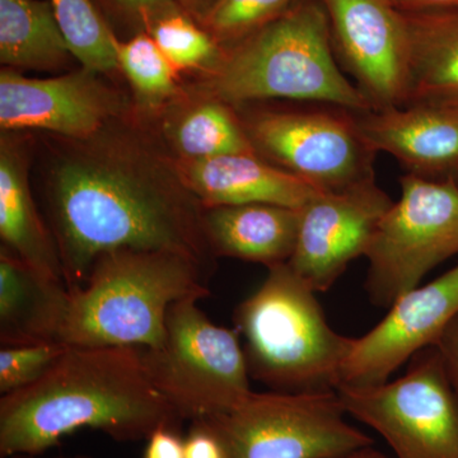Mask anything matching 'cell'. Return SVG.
I'll list each match as a JSON object with an SVG mask.
<instances>
[{
  "label": "cell",
  "instance_id": "6da1fadb",
  "mask_svg": "<svg viewBox=\"0 0 458 458\" xmlns=\"http://www.w3.org/2000/svg\"><path fill=\"white\" fill-rule=\"evenodd\" d=\"M45 203L69 292L83 286L96 259L114 250L172 252L212 276L216 255L203 205L174 165L146 150L92 144L62 157L47 177Z\"/></svg>",
  "mask_w": 458,
  "mask_h": 458
},
{
  "label": "cell",
  "instance_id": "7a4b0ae2",
  "mask_svg": "<svg viewBox=\"0 0 458 458\" xmlns=\"http://www.w3.org/2000/svg\"><path fill=\"white\" fill-rule=\"evenodd\" d=\"M182 423L148 378L140 348L68 346L38 382L3 394L0 457L41 456L86 428L138 442Z\"/></svg>",
  "mask_w": 458,
  "mask_h": 458
},
{
  "label": "cell",
  "instance_id": "3957f363",
  "mask_svg": "<svg viewBox=\"0 0 458 458\" xmlns=\"http://www.w3.org/2000/svg\"><path fill=\"white\" fill-rule=\"evenodd\" d=\"M204 98L233 108L269 99L372 110L344 74L322 0H297L284 13L225 49L207 73Z\"/></svg>",
  "mask_w": 458,
  "mask_h": 458
},
{
  "label": "cell",
  "instance_id": "277c9868",
  "mask_svg": "<svg viewBox=\"0 0 458 458\" xmlns=\"http://www.w3.org/2000/svg\"><path fill=\"white\" fill-rule=\"evenodd\" d=\"M208 280L185 256L131 249L105 252L84 285L69 292L60 343L157 348L164 342L172 304L209 297Z\"/></svg>",
  "mask_w": 458,
  "mask_h": 458
},
{
  "label": "cell",
  "instance_id": "5b68a950",
  "mask_svg": "<svg viewBox=\"0 0 458 458\" xmlns=\"http://www.w3.org/2000/svg\"><path fill=\"white\" fill-rule=\"evenodd\" d=\"M267 270L234 311L250 377L276 393H335L354 337L330 327L316 292L288 262Z\"/></svg>",
  "mask_w": 458,
  "mask_h": 458
},
{
  "label": "cell",
  "instance_id": "8992f818",
  "mask_svg": "<svg viewBox=\"0 0 458 458\" xmlns=\"http://www.w3.org/2000/svg\"><path fill=\"white\" fill-rule=\"evenodd\" d=\"M199 301L172 304L164 342L140 348L149 381L181 420L191 423L233 411L254 393L237 331L210 321Z\"/></svg>",
  "mask_w": 458,
  "mask_h": 458
},
{
  "label": "cell",
  "instance_id": "52a82bcc",
  "mask_svg": "<svg viewBox=\"0 0 458 458\" xmlns=\"http://www.w3.org/2000/svg\"><path fill=\"white\" fill-rule=\"evenodd\" d=\"M346 418L336 391H270L252 393L233 411L200 421L218 437L227 458H343L375 445Z\"/></svg>",
  "mask_w": 458,
  "mask_h": 458
},
{
  "label": "cell",
  "instance_id": "ba28073f",
  "mask_svg": "<svg viewBox=\"0 0 458 458\" xmlns=\"http://www.w3.org/2000/svg\"><path fill=\"white\" fill-rule=\"evenodd\" d=\"M238 113L255 152L321 191L375 177L377 153L364 140L357 114L327 104L249 108Z\"/></svg>",
  "mask_w": 458,
  "mask_h": 458
},
{
  "label": "cell",
  "instance_id": "9c48e42d",
  "mask_svg": "<svg viewBox=\"0 0 458 458\" xmlns=\"http://www.w3.org/2000/svg\"><path fill=\"white\" fill-rule=\"evenodd\" d=\"M400 185V199L382 216L366 254L364 288L381 309L458 255V183L406 174Z\"/></svg>",
  "mask_w": 458,
  "mask_h": 458
},
{
  "label": "cell",
  "instance_id": "30bf717a",
  "mask_svg": "<svg viewBox=\"0 0 458 458\" xmlns=\"http://www.w3.org/2000/svg\"><path fill=\"white\" fill-rule=\"evenodd\" d=\"M348 417L378 433L396 458H458V396L436 346L410 360L401 378L336 390Z\"/></svg>",
  "mask_w": 458,
  "mask_h": 458
},
{
  "label": "cell",
  "instance_id": "8fae6325",
  "mask_svg": "<svg viewBox=\"0 0 458 458\" xmlns=\"http://www.w3.org/2000/svg\"><path fill=\"white\" fill-rule=\"evenodd\" d=\"M393 203L375 177L336 191H318L300 209L289 267L316 293L328 291L352 260L366 256Z\"/></svg>",
  "mask_w": 458,
  "mask_h": 458
},
{
  "label": "cell",
  "instance_id": "7c38bea8",
  "mask_svg": "<svg viewBox=\"0 0 458 458\" xmlns=\"http://www.w3.org/2000/svg\"><path fill=\"white\" fill-rule=\"evenodd\" d=\"M337 62L375 111L403 107L408 40L403 14L387 0H322Z\"/></svg>",
  "mask_w": 458,
  "mask_h": 458
},
{
  "label": "cell",
  "instance_id": "4fadbf2b",
  "mask_svg": "<svg viewBox=\"0 0 458 458\" xmlns=\"http://www.w3.org/2000/svg\"><path fill=\"white\" fill-rule=\"evenodd\" d=\"M457 313L458 265L401 295L379 324L352 339L340 386L363 387L390 381L403 363L437 343Z\"/></svg>",
  "mask_w": 458,
  "mask_h": 458
},
{
  "label": "cell",
  "instance_id": "5bb4252c",
  "mask_svg": "<svg viewBox=\"0 0 458 458\" xmlns=\"http://www.w3.org/2000/svg\"><path fill=\"white\" fill-rule=\"evenodd\" d=\"M122 101L86 69L59 77H25L14 69L0 73V126L3 132L44 131L89 140L119 114Z\"/></svg>",
  "mask_w": 458,
  "mask_h": 458
},
{
  "label": "cell",
  "instance_id": "9a60e30c",
  "mask_svg": "<svg viewBox=\"0 0 458 458\" xmlns=\"http://www.w3.org/2000/svg\"><path fill=\"white\" fill-rule=\"evenodd\" d=\"M364 140L409 174L458 183V102L417 104L357 114Z\"/></svg>",
  "mask_w": 458,
  "mask_h": 458
},
{
  "label": "cell",
  "instance_id": "2e32d148",
  "mask_svg": "<svg viewBox=\"0 0 458 458\" xmlns=\"http://www.w3.org/2000/svg\"><path fill=\"white\" fill-rule=\"evenodd\" d=\"M174 165L186 189L204 208L273 204L301 209L321 190L256 153H237Z\"/></svg>",
  "mask_w": 458,
  "mask_h": 458
},
{
  "label": "cell",
  "instance_id": "e0dca14e",
  "mask_svg": "<svg viewBox=\"0 0 458 458\" xmlns=\"http://www.w3.org/2000/svg\"><path fill=\"white\" fill-rule=\"evenodd\" d=\"M16 141L12 140L9 132H4L0 147L2 246L38 276L65 284L55 240L33 199L26 153Z\"/></svg>",
  "mask_w": 458,
  "mask_h": 458
},
{
  "label": "cell",
  "instance_id": "ac0fdd59",
  "mask_svg": "<svg viewBox=\"0 0 458 458\" xmlns=\"http://www.w3.org/2000/svg\"><path fill=\"white\" fill-rule=\"evenodd\" d=\"M63 283L38 276L2 246L0 343L2 346L60 343L69 303Z\"/></svg>",
  "mask_w": 458,
  "mask_h": 458
},
{
  "label": "cell",
  "instance_id": "d6986e66",
  "mask_svg": "<svg viewBox=\"0 0 458 458\" xmlns=\"http://www.w3.org/2000/svg\"><path fill=\"white\" fill-rule=\"evenodd\" d=\"M300 209L273 204L204 208V227L214 255L269 267L293 255Z\"/></svg>",
  "mask_w": 458,
  "mask_h": 458
},
{
  "label": "cell",
  "instance_id": "ffe728a7",
  "mask_svg": "<svg viewBox=\"0 0 458 458\" xmlns=\"http://www.w3.org/2000/svg\"><path fill=\"white\" fill-rule=\"evenodd\" d=\"M408 40L403 106L458 102V8L401 13Z\"/></svg>",
  "mask_w": 458,
  "mask_h": 458
},
{
  "label": "cell",
  "instance_id": "44dd1931",
  "mask_svg": "<svg viewBox=\"0 0 458 458\" xmlns=\"http://www.w3.org/2000/svg\"><path fill=\"white\" fill-rule=\"evenodd\" d=\"M50 0H0V62L55 71L73 59Z\"/></svg>",
  "mask_w": 458,
  "mask_h": 458
},
{
  "label": "cell",
  "instance_id": "7402d4cb",
  "mask_svg": "<svg viewBox=\"0 0 458 458\" xmlns=\"http://www.w3.org/2000/svg\"><path fill=\"white\" fill-rule=\"evenodd\" d=\"M171 140L185 161L256 153L236 108L209 98L174 123Z\"/></svg>",
  "mask_w": 458,
  "mask_h": 458
},
{
  "label": "cell",
  "instance_id": "603a6c76",
  "mask_svg": "<svg viewBox=\"0 0 458 458\" xmlns=\"http://www.w3.org/2000/svg\"><path fill=\"white\" fill-rule=\"evenodd\" d=\"M74 59L90 73L119 69L117 36L93 0H50Z\"/></svg>",
  "mask_w": 458,
  "mask_h": 458
},
{
  "label": "cell",
  "instance_id": "cb8c5ba5",
  "mask_svg": "<svg viewBox=\"0 0 458 458\" xmlns=\"http://www.w3.org/2000/svg\"><path fill=\"white\" fill-rule=\"evenodd\" d=\"M116 54L119 69L141 106L159 107L179 92V72L147 32L117 41Z\"/></svg>",
  "mask_w": 458,
  "mask_h": 458
},
{
  "label": "cell",
  "instance_id": "d4e9b609",
  "mask_svg": "<svg viewBox=\"0 0 458 458\" xmlns=\"http://www.w3.org/2000/svg\"><path fill=\"white\" fill-rule=\"evenodd\" d=\"M147 33L177 72L201 69L209 73L225 56V49L183 11L159 18Z\"/></svg>",
  "mask_w": 458,
  "mask_h": 458
},
{
  "label": "cell",
  "instance_id": "484cf974",
  "mask_svg": "<svg viewBox=\"0 0 458 458\" xmlns=\"http://www.w3.org/2000/svg\"><path fill=\"white\" fill-rule=\"evenodd\" d=\"M297 0H219L200 23L229 49L284 13Z\"/></svg>",
  "mask_w": 458,
  "mask_h": 458
},
{
  "label": "cell",
  "instance_id": "4316f807",
  "mask_svg": "<svg viewBox=\"0 0 458 458\" xmlns=\"http://www.w3.org/2000/svg\"><path fill=\"white\" fill-rule=\"evenodd\" d=\"M62 343L2 346L0 351V394H8L29 387L47 375L64 354Z\"/></svg>",
  "mask_w": 458,
  "mask_h": 458
},
{
  "label": "cell",
  "instance_id": "83f0119b",
  "mask_svg": "<svg viewBox=\"0 0 458 458\" xmlns=\"http://www.w3.org/2000/svg\"><path fill=\"white\" fill-rule=\"evenodd\" d=\"M117 36V29L128 38L148 32L159 18L182 11L176 0H93ZM125 40V38H123Z\"/></svg>",
  "mask_w": 458,
  "mask_h": 458
},
{
  "label": "cell",
  "instance_id": "f1b7e54d",
  "mask_svg": "<svg viewBox=\"0 0 458 458\" xmlns=\"http://www.w3.org/2000/svg\"><path fill=\"white\" fill-rule=\"evenodd\" d=\"M183 448L185 458H227L218 437L200 420L192 421Z\"/></svg>",
  "mask_w": 458,
  "mask_h": 458
},
{
  "label": "cell",
  "instance_id": "f546056e",
  "mask_svg": "<svg viewBox=\"0 0 458 458\" xmlns=\"http://www.w3.org/2000/svg\"><path fill=\"white\" fill-rule=\"evenodd\" d=\"M448 381L458 396V313L434 344Z\"/></svg>",
  "mask_w": 458,
  "mask_h": 458
},
{
  "label": "cell",
  "instance_id": "4dcf8cb0",
  "mask_svg": "<svg viewBox=\"0 0 458 458\" xmlns=\"http://www.w3.org/2000/svg\"><path fill=\"white\" fill-rule=\"evenodd\" d=\"M143 458H185L183 439L179 430L159 428L147 438Z\"/></svg>",
  "mask_w": 458,
  "mask_h": 458
},
{
  "label": "cell",
  "instance_id": "1f68e13d",
  "mask_svg": "<svg viewBox=\"0 0 458 458\" xmlns=\"http://www.w3.org/2000/svg\"><path fill=\"white\" fill-rule=\"evenodd\" d=\"M400 13L458 8V0H387Z\"/></svg>",
  "mask_w": 458,
  "mask_h": 458
},
{
  "label": "cell",
  "instance_id": "d6a6232c",
  "mask_svg": "<svg viewBox=\"0 0 458 458\" xmlns=\"http://www.w3.org/2000/svg\"><path fill=\"white\" fill-rule=\"evenodd\" d=\"M219 0H176L177 4L200 25Z\"/></svg>",
  "mask_w": 458,
  "mask_h": 458
},
{
  "label": "cell",
  "instance_id": "836d02e7",
  "mask_svg": "<svg viewBox=\"0 0 458 458\" xmlns=\"http://www.w3.org/2000/svg\"><path fill=\"white\" fill-rule=\"evenodd\" d=\"M343 458H387L382 454L381 451L376 450L373 445H369V447L360 448V450L352 452L349 456Z\"/></svg>",
  "mask_w": 458,
  "mask_h": 458
},
{
  "label": "cell",
  "instance_id": "e575fe53",
  "mask_svg": "<svg viewBox=\"0 0 458 458\" xmlns=\"http://www.w3.org/2000/svg\"><path fill=\"white\" fill-rule=\"evenodd\" d=\"M12 458H44L40 456H14ZM51 458H92L89 456H86V454H77V456H60V457H51Z\"/></svg>",
  "mask_w": 458,
  "mask_h": 458
}]
</instances>
